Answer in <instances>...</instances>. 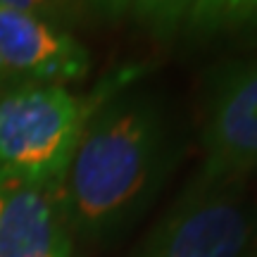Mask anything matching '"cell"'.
Masks as SVG:
<instances>
[{
    "label": "cell",
    "instance_id": "1",
    "mask_svg": "<svg viewBox=\"0 0 257 257\" xmlns=\"http://www.w3.org/2000/svg\"><path fill=\"white\" fill-rule=\"evenodd\" d=\"M174 162V134L153 95H105L83 124L60 184L72 236L107 243L124 233L157 198Z\"/></svg>",
    "mask_w": 257,
    "mask_h": 257
},
{
    "label": "cell",
    "instance_id": "2",
    "mask_svg": "<svg viewBox=\"0 0 257 257\" xmlns=\"http://www.w3.org/2000/svg\"><path fill=\"white\" fill-rule=\"evenodd\" d=\"M114 88L79 98L64 86H0V181L62 184L83 124Z\"/></svg>",
    "mask_w": 257,
    "mask_h": 257
},
{
    "label": "cell",
    "instance_id": "3",
    "mask_svg": "<svg viewBox=\"0 0 257 257\" xmlns=\"http://www.w3.org/2000/svg\"><path fill=\"white\" fill-rule=\"evenodd\" d=\"M252 231L245 179L198 172L134 257H248Z\"/></svg>",
    "mask_w": 257,
    "mask_h": 257
},
{
    "label": "cell",
    "instance_id": "4",
    "mask_svg": "<svg viewBox=\"0 0 257 257\" xmlns=\"http://www.w3.org/2000/svg\"><path fill=\"white\" fill-rule=\"evenodd\" d=\"M200 143L202 174L245 179L257 172V57L231 60L207 74Z\"/></svg>",
    "mask_w": 257,
    "mask_h": 257
},
{
    "label": "cell",
    "instance_id": "5",
    "mask_svg": "<svg viewBox=\"0 0 257 257\" xmlns=\"http://www.w3.org/2000/svg\"><path fill=\"white\" fill-rule=\"evenodd\" d=\"M88 69L91 53L67 29L0 8V86H64Z\"/></svg>",
    "mask_w": 257,
    "mask_h": 257
},
{
    "label": "cell",
    "instance_id": "6",
    "mask_svg": "<svg viewBox=\"0 0 257 257\" xmlns=\"http://www.w3.org/2000/svg\"><path fill=\"white\" fill-rule=\"evenodd\" d=\"M57 184L0 181V257H72Z\"/></svg>",
    "mask_w": 257,
    "mask_h": 257
},
{
    "label": "cell",
    "instance_id": "7",
    "mask_svg": "<svg viewBox=\"0 0 257 257\" xmlns=\"http://www.w3.org/2000/svg\"><path fill=\"white\" fill-rule=\"evenodd\" d=\"M184 29L186 36L200 41L252 34L257 31V0H195Z\"/></svg>",
    "mask_w": 257,
    "mask_h": 257
},
{
    "label": "cell",
    "instance_id": "8",
    "mask_svg": "<svg viewBox=\"0 0 257 257\" xmlns=\"http://www.w3.org/2000/svg\"><path fill=\"white\" fill-rule=\"evenodd\" d=\"M193 3L195 0H134L131 15L155 38L172 41L184 29Z\"/></svg>",
    "mask_w": 257,
    "mask_h": 257
},
{
    "label": "cell",
    "instance_id": "9",
    "mask_svg": "<svg viewBox=\"0 0 257 257\" xmlns=\"http://www.w3.org/2000/svg\"><path fill=\"white\" fill-rule=\"evenodd\" d=\"M0 8L31 15V17H41L62 29H67L69 22L79 19L76 10L69 5V0H0Z\"/></svg>",
    "mask_w": 257,
    "mask_h": 257
},
{
    "label": "cell",
    "instance_id": "10",
    "mask_svg": "<svg viewBox=\"0 0 257 257\" xmlns=\"http://www.w3.org/2000/svg\"><path fill=\"white\" fill-rule=\"evenodd\" d=\"M134 0H69V5L76 10V15L83 17H98V19H119L121 15H126V10H131Z\"/></svg>",
    "mask_w": 257,
    "mask_h": 257
},
{
    "label": "cell",
    "instance_id": "11",
    "mask_svg": "<svg viewBox=\"0 0 257 257\" xmlns=\"http://www.w3.org/2000/svg\"><path fill=\"white\" fill-rule=\"evenodd\" d=\"M248 257H257V212H255V231H252V240H250Z\"/></svg>",
    "mask_w": 257,
    "mask_h": 257
}]
</instances>
